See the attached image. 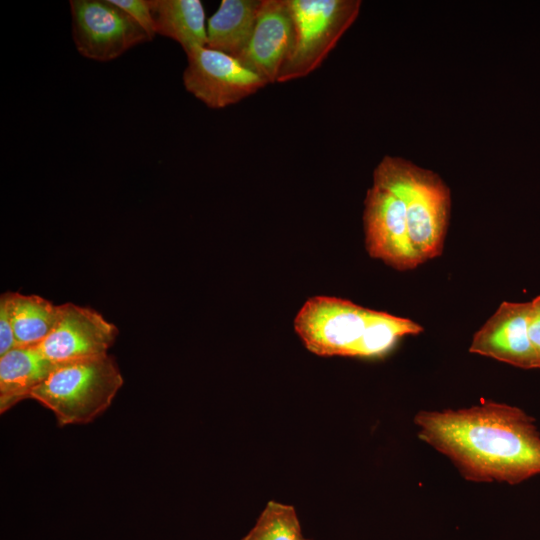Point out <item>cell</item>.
<instances>
[{
  "label": "cell",
  "mask_w": 540,
  "mask_h": 540,
  "mask_svg": "<svg viewBox=\"0 0 540 540\" xmlns=\"http://www.w3.org/2000/svg\"><path fill=\"white\" fill-rule=\"evenodd\" d=\"M420 440L446 456L471 482L519 484L540 474V433L534 418L505 403L420 411Z\"/></svg>",
  "instance_id": "obj_1"
},
{
  "label": "cell",
  "mask_w": 540,
  "mask_h": 540,
  "mask_svg": "<svg viewBox=\"0 0 540 540\" xmlns=\"http://www.w3.org/2000/svg\"><path fill=\"white\" fill-rule=\"evenodd\" d=\"M373 184L402 202L411 243L423 262L441 255L451 205L443 180L401 157L385 156L374 170Z\"/></svg>",
  "instance_id": "obj_2"
},
{
  "label": "cell",
  "mask_w": 540,
  "mask_h": 540,
  "mask_svg": "<svg viewBox=\"0 0 540 540\" xmlns=\"http://www.w3.org/2000/svg\"><path fill=\"white\" fill-rule=\"evenodd\" d=\"M123 382L104 354L58 364L30 398L53 411L60 425L88 423L110 406Z\"/></svg>",
  "instance_id": "obj_3"
},
{
  "label": "cell",
  "mask_w": 540,
  "mask_h": 540,
  "mask_svg": "<svg viewBox=\"0 0 540 540\" xmlns=\"http://www.w3.org/2000/svg\"><path fill=\"white\" fill-rule=\"evenodd\" d=\"M293 41L277 83L307 76L316 70L356 20L359 0H287Z\"/></svg>",
  "instance_id": "obj_4"
},
{
  "label": "cell",
  "mask_w": 540,
  "mask_h": 540,
  "mask_svg": "<svg viewBox=\"0 0 540 540\" xmlns=\"http://www.w3.org/2000/svg\"><path fill=\"white\" fill-rule=\"evenodd\" d=\"M372 309L350 300L318 295L297 312L293 327L304 346L315 355L345 356L361 338Z\"/></svg>",
  "instance_id": "obj_5"
},
{
  "label": "cell",
  "mask_w": 540,
  "mask_h": 540,
  "mask_svg": "<svg viewBox=\"0 0 540 540\" xmlns=\"http://www.w3.org/2000/svg\"><path fill=\"white\" fill-rule=\"evenodd\" d=\"M69 3L75 47L86 58L110 61L151 40L138 23L110 0Z\"/></svg>",
  "instance_id": "obj_6"
},
{
  "label": "cell",
  "mask_w": 540,
  "mask_h": 540,
  "mask_svg": "<svg viewBox=\"0 0 540 540\" xmlns=\"http://www.w3.org/2000/svg\"><path fill=\"white\" fill-rule=\"evenodd\" d=\"M186 55L184 86L209 108L233 105L269 84L238 58L207 46L194 48Z\"/></svg>",
  "instance_id": "obj_7"
},
{
  "label": "cell",
  "mask_w": 540,
  "mask_h": 540,
  "mask_svg": "<svg viewBox=\"0 0 540 540\" xmlns=\"http://www.w3.org/2000/svg\"><path fill=\"white\" fill-rule=\"evenodd\" d=\"M365 248L370 257L399 271L424 263L411 243L402 202L390 191L373 184L364 200Z\"/></svg>",
  "instance_id": "obj_8"
},
{
  "label": "cell",
  "mask_w": 540,
  "mask_h": 540,
  "mask_svg": "<svg viewBox=\"0 0 540 540\" xmlns=\"http://www.w3.org/2000/svg\"><path fill=\"white\" fill-rule=\"evenodd\" d=\"M117 334V327L95 310L65 303L54 329L37 347L60 364L107 354Z\"/></svg>",
  "instance_id": "obj_9"
},
{
  "label": "cell",
  "mask_w": 540,
  "mask_h": 540,
  "mask_svg": "<svg viewBox=\"0 0 540 540\" xmlns=\"http://www.w3.org/2000/svg\"><path fill=\"white\" fill-rule=\"evenodd\" d=\"M529 309V301H503L474 334L469 351L522 369L540 368L528 333Z\"/></svg>",
  "instance_id": "obj_10"
},
{
  "label": "cell",
  "mask_w": 540,
  "mask_h": 540,
  "mask_svg": "<svg viewBox=\"0 0 540 540\" xmlns=\"http://www.w3.org/2000/svg\"><path fill=\"white\" fill-rule=\"evenodd\" d=\"M292 41L293 21L287 0H263L251 38L238 59L268 83H275Z\"/></svg>",
  "instance_id": "obj_11"
},
{
  "label": "cell",
  "mask_w": 540,
  "mask_h": 540,
  "mask_svg": "<svg viewBox=\"0 0 540 540\" xmlns=\"http://www.w3.org/2000/svg\"><path fill=\"white\" fill-rule=\"evenodd\" d=\"M58 364L36 347H14L0 356V412L30 398Z\"/></svg>",
  "instance_id": "obj_12"
},
{
  "label": "cell",
  "mask_w": 540,
  "mask_h": 540,
  "mask_svg": "<svg viewBox=\"0 0 540 540\" xmlns=\"http://www.w3.org/2000/svg\"><path fill=\"white\" fill-rule=\"evenodd\" d=\"M263 0H222L207 24V47L238 58L248 45Z\"/></svg>",
  "instance_id": "obj_13"
},
{
  "label": "cell",
  "mask_w": 540,
  "mask_h": 540,
  "mask_svg": "<svg viewBox=\"0 0 540 540\" xmlns=\"http://www.w3.org/2000/svg\"><path fill=\"white\" fill-rule=\"evenodd\" d=\"M156 34L178 42L185 53L207 46L205 10L200 0H148Z\"/></svg>",
  "instance_id": "obj_14"
},
{
  "label": "cell",
  "mask_w": 540,
  "mask_h": 540,
  "mask_svg": "<svg viewBox=\"0 0 540 540\" xmlns=\"http://www.w3.org/2000/svg\"><path fill=\"white\" fill-rule=\"evenodd\" d=\"M16 347L39 346L61 315L57 306L37 295L6 292Z\"/></svg>",
  "instance_id": "obj_15"
},
{
  "label": "cell",
  "mask_w": 540,
  "mask_h": 540,
  "mask_svg": "<svg viewBox=\"0 0 540 540\" xmlns=\"http://www.w3.org/2000/svg\"><path fill=\"white\" fill-rule=\"evenodd\" d=\"M418 323L386 312L372 310L364 332L352 348L349 357H379L389 351L396 341L406 335L423 331Z\"/></svg>",
  "instance_id": "obj_16"
},
{
  "label": "cell",
  "mask_w": 540,
  "mask_h": 540,
  "mask_svg": "<svg viewBox=\"0 0 540 540\" xmlns=\"http://www.w3.org/2000/svg\"><path fill=\"white\" fill-rule=\"evenodd\" d=\"M242 540H307L302 534L295 508L269 501L255 525Z\"/></svg>",
  "instance_id": "obj_17"
},
{
  "label": "cell",
  "mask_w": 540,
  "mask_h": 540,
  "mask_svg": "<svg viewBox=\"0 0 540 540\" xmlns=\"http://www.w3.org/2000/svg\"><path fill=\"white\" fill-rule=\"evenodd\" d=\"M126 12L148 34L150 39L156 35L155 25L148 0H110Z\"/></svg>",
  "instance_id": "obj_18"
},
{
  "label": "cell",
  "mask_w": 540,
  "mask_h": 540,
  "mask_svg": "<svg viewBox=\"0 0 540 540\" xmlns=\"http://www.w3.org/2000/svg\"><path fill=\"white\" fill-rule=\"evenodd\" d=\"M16 347L6 293L0 298V356Z\"/></svg>",
  "instance_id": "obj_19"
},
{
  "label": "cell",
  "mask_w": 540,
  "mask_h": 540,
  "mask_svg": "<svg viewBox=\"0 0 540 540\" xmlns=\"http://www.w3.org/2000/svg\"><path fill=\"white\" fill-rule=\"evenodd\" d=\"M529 302L528 333L534 348L540 355V295Z\"/></svg>",
  "instance_id": "obj_20"
}]
</instances>
